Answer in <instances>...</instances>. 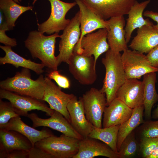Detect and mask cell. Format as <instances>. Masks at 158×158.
<instances>
[{"label":"cell","mask_w":158,"mask_h":158,"mask_svg":"<svg viewBox=\"0 0 158 158\" xmlns=\"http://www.w3.org/2000/svg\"><path fill=\"white\" fill-rule=\"evenodd\" d=\"M58 37L60 38V35L57 33L46 36L38 30L32 31L24 41V44L33 59H39L51 70H57L59 66L54 53Z\"/></svg>","instance_id":"obj_1"},{"label":"cell","mask_w":158,"mask_h":158,"mask_svg":"<svg viewBox=\"0 0 158 158\" xmlns=\"http://www.w3.org/2000/svg\"><path fill=\"white\" fill-rule=\"evenodd\" d=\"M45 87V77L42 74L35 80L31 78L30 70L23 68L14 76L0 82V89L42 100Z\"/></svg>","instance_id":"obj_2"},{"label":"cell","mask_w":158,"mask_h":158,"mask_svg":"<svg viewBox=\"0 0 158 158\" xmlns=\"http://www.w3.org/2000/svg\"><path fill=\"white\" fill-rule=\"evenodd\" d=\"M121 55L120 53H114L109 49L102 60L105 68V75L100 90L106 95L107 106L116 97L117 90L127 79Z\"/></svg>","instance_id":"obj_3"},{"label":"cell","mask_w":158,"mask_h":158,"mask_svg":"<svg viewBox=\"0 0 158 158\" xmlns=\"http://www.w3.org/2000/svg\"><path fill=\"white\" fill-rule=\"evenodd\" d=\"M80 140L63 134L59 137L54 135L44 138L35 146L44 150L54 158H73L78 152Z\"/></svg>","instance_id":"obj_4"},{"label":"cell","mask_w":158,"mask_h":158,"mask_svg":"<svg viewBox=\"0 0 158 158\" xmlns=\"http://www.w3.org/2000/svg\"><path fill=\"white\" fill-rule=\"evenodd\" d=\"M48 0L51 4L50 14L46 21L37 24L38 30L48 35L59 33L61 31L63 30L69 23L71 20L66 19V16L76 4L75 1L67 3L60 0Z\"/></svg>","instance_id":"obj_5"},{"label":"cell","mask_w":158,"mask_h":158,"mask_svg":"<svg viewBox=\"0 0 158 158\" xmlns=\"http://www.w3.org/2000/svg\"><path fill=\"white\" fill-rule=\"evenodd\" d=\"M123 52L121 60L127 79H140L146 74L158 72V67L152 66L143 53L128 49Z\"/></svg>","instance_id":"obj_6"},{"label":"cell","mask_w":158,"mask_h":158,"mask_svg":"<svg viewBox=\"0 0 158 158\" xmlns=\"http://www.w3.org/2000/svg\"><path fill=\"white\" fill-rule=\"evenodd\" d=\"M81 97L87 119L94 126L102 128L103 115L107 106L105 94L92 87Z\"/></svg>","instance_id":"obj_7"},{"label":"cell","mask_w":158,"mask_h":158,"mask_svg":"<svg viewBox=\"0 0 158 158\" xmlns=\"http://www.w3.org/2000/svg\"><path fill=\"white\" fill-rule=\"evenodd\" d=\"M107 34L106 29L101 28L86 35L78 41L73 52L87 56H93L96 63L99 57L109 49Z\"/></svg>","instance_id":"obj_8"},{"label":"cell","mask_w":158,"mask_h":158,"mask_svg":"<svg viewBox=\"0 0 158 158\" xmlns=\"http://www.w3.org/2000/svg\"><path fill=\"white\" fill-rule=\"evenodd\" d=\"M80 17L79 11L70 20L60 35L59 53L56 56L58 66L62 62L68 63L73 54L74 48L79 40L81 35Z\"/></svg>","instance_id":"obj_9"},{"label":"cell","mask_w":158,"mask_h":158,"mask_svg":"<svg viewBox=\"0 0 158 158\" xmlns=\"http://www.w3.org/2000/svg\"><path fill=\"white\" fill-rule=\"evenodd\" d=\"M68 64L70 73L81 84L90 85L96 81V63L92 56H87L73 52Z\"/></svg>","instance_id":"obj_10"},{"label":"cell","mask_w":158,"mask_h":158,"mask_svg":"<svg viewBox=\"0 0 158 158\" xmlns=\"http://www.w3.org/2000/svg\"><path fill=\"white\" fill-rule=\"evenodd\" d=\"M100 18L106 20L111 18L128 15L136 0H81Z\"/></svg>","instance_id":"obj_11"},{"label":"cell","mask_w":158,"mask_h":158,"mask_svg":"<svg viewBox=\"0 0 158 158\" xmlns=\"http://www.w3.org/2000/svg\"><path fill=\"white\" fill-rule=\"evenodd\" d=\"M0 97L9 101L20 116L27 117L28 111L37 110L45 112L47 115L51 116L54 111L41 100L1 89H0Z\"/></svg>","instance_id":"obj_12"},{"label":"cell","mask_w":158,"mask_h":158,"mask_svg":"<svg viewBox=\"0 0 158 158\" xmlns=\"http://www.w3.org/2000/svg\"><path fill=\"white\" fill-rule=\"evenodd\" d=\"M45 87L42 100L47 102L51 109L61 113L70 123L67 106L75 95L62 91L61 87L57 86L47 76L45 77Z\"/></svg>","instance_id":"obj_13"},{"label":"cell","mask_w":158,"mask_h":158,"mask_svg":"<svg viewBox=\"0 0 158 158\" xmlns=\"http://www.w3.org/2000/svg\"><path fill=\"white\" fill-rule=\"evenodd\" d=\"M50 117L42 118L35 113L28 114L27 117L32 121L33 128L47 127L69 136L81 140L83 138L72 127L70 123L60 113L54 110Z\"/></svg>","instance_id":"obj_14"},{"label":"cell","mask_w":158,"mask_h":158,"mask_svg":"<svg viewBox=\"0 0 158 158\" xmlns=\"http://www.w3.org/2000/svg\"><path fill=\"white\" fill-rule=\"evenodd\" d=\"M100 141L88 137L80 140L78 152L73 158H92L98 156L119 158L118 152Z\"/></svg>","instance_id":"obj_15"},{"label":"cell","mask_w":158,"mask_h":158,"mask_svg":"<svg viewBox=\"0 0 158 158\" xmlns=\"http://www.w3.org/2000/svg\"><path fill=\"white\" fill-rule=\"evenodd\" d=\"M144 86L143 81L127 79L117 90L116 97L134 109L143 104Z\"/></svg>","instance_id":"obj_16"},{"label":"cell","mask_w":158,"mask_h":158,"mask_svg":"<svg viewBox=\"0 0 158 158\" xmlns=\"http://www.w3.org/2000/svg\"><path fill=\"white\" fill-rule=\"evenodd\" d=\"M107 21L109 26L107 30V40L109 49L115 53L128 49L125 38L124 16L111 18Z\"/></svg>","instance_id":"obj_17"},{"label":"cell","mask_w":158,"mask_h":158,"mask_svg":"<svg viewBox=\"0 0 158 158\" xmlns=\"http://www.w3.org/2000/svg\"><path fill=\"white\" fill-rule=\"evenodd\" d=\"M67 109L72 127L83 138L87 137L93 126L86 117L81 97L78 99L75 96L68 104Z\"/></svg>","instance_id":"obj_18"},{"label":"cell","mask_w":158,"mask_h":158,"mask_svg":"<svg viewBox=\"0 0 158 158\" xmlns=\"http://www.w3.org/2000/svg\"><path fill=\"white\" fill-rule=\"evenodd\" d=\"M32 147L29 139L20 133L0 129V158H7L8 154L13 150L29 151Z\"/></svg>","instance_id":"obj_19"},{"label":"cell","mask_w":158,"mask_h":158,"mask_svg":"<svg viewBox=\"0 0 158 158\" xmlns=\"http://www.w3.org/2000/svg\"><path fill=\"white\" fill-rule=\"evenodd\" d=\"M75 1L79 9L81 35L79 41L84 35L96 30L109 29L107 20L100 18L81 0H75Z\"/></svg>","instance_id":"obj_20"},{"label":"cell","mask_w":158,"mask_h":158,"mask_svg":"<svg viewBox=\"0 0 158 158\" xmlns=\"http://www.w3.org/2000/svg\"><path fill=\"white\" fill-rule=\"evenodd\" d=\"M133 109L115 97L105 108L102 122V128L123 123L131 116Z\"/></svg>","instance_id":"obj_21"},{"label":"cell","mask_w":158,"mask_h":158,"mask_svg":"<svg viewBox=\"0 0 158 158\" xmlns=\"http://www.w3.org/2000/svg\"><path fill=\"white\" fill-rule=\"evenodd\" d=\"M153 25H146L138 28L137 34L129 47L133 50L148 54L158 45V32L153 29Z\"/></svg>","instance_id":"obj_22"},{"label":"cell","mask_w":158,"mask_h":158,"mask_svg":"<svg viewBox=\"0 0 158 158\" xmlns=\"http://www.w3.org/2000/svg\"><path fill=\"white\" fill-rule=\"evenodd\" d=\"M0 129L13 130L20 133L29 139L33 147L38 142L54 135L47 129L43 128L39 130L28 126L21 120L20 116L11 119L6 125Z\"/></svg>","instance_id":"obj_23"},{"label":"cell","mask_w":158,"mask_h":158,"mask_svg":"<svg viewBox=\"0 0 158 158\" xmlns=\"http://www.w3.org/2000/svg\"><path fill=\"white\" fill-rule=\"evenodd\" d=\"M150 2V0H146L141 2L136 1L128 12L125 28V38L127 44L130 41L132 33L135 29L145 25H154L148 18L145 19L143 16L144 11Z\"/></svg>","instance_id":"obj_24"},{"label":"cell","mask_w":158,"mask_h":158,"mask_svg":"<svg viewBox=\"0 0 158 158\" xmlns=\"http://www.w3.org/2000/svg\"><path fill=\"white\" fill-rule=\"evenodd\" d=\"M0 47L5 54L4 56L0 58L1 64H9L16 68L20 67L27 68L37 75H41L44 72L43 68L45 66L42 63H36L24 58L14 52L11 46L0 45Z\"/></svg>","instance_id":"obj_25"},{"label":"cell","mask_w":158,"mask_h":158,"mask_svg":"<svg viewBox=\"0 0 158 158\" xmlns=\"http://www.w3.org/2000/svg\"><path fill=\"white\" fill-rule=\"evenodd\" d=\"M142 81L144 86L143 104L144 114L146 118L150 119L152 108L158 101V94L155 88L157 82L155 72L144 75Z\"/></svg>","instance_id":"obj_26"},{"label":"cell","mask_w":158,"mask_h":158,"mask_svg":"<svg viewBox=\"0 0 158 158\" xmlns=\"http://www.w3.org/2000/svg\"><path fill=\"white\" fill-rule=\"evenodd\" d=\"M143 104L133 109L132 114L126 121L120 125L118 132L117 146L118 151L124 139L140 124L144 122L143 119Z\"/></svg>","instance_id":"obj_27"},{"label":"cell","mask_w":158,"mask_h":158,"mask_svg":"<svg viewBox=\"0 0 158 158\" xmlns=\"http://www.w3.org/2000/svg\"><path fill=\"white\" fill-rule=\"evenodd\" d=\"M0 8L4 14L9 30H11L13 29L18 18L24 12L32 10L33 7L21 6L13 0H0Z\"/></svg>","instance_id":"obj_28"},{"label":"cell","mask_w":158,"mask_h":158,"mask_svg":"<svg viewBox=\"0 0 158 158\" xmlns=\"http://www.w3.org/2000/svg\"><path fill=\"white\" fill-rule=\"evenodd\" d=\"M120 125L102 128H98L93 126L88 137L99 140L104 142L113 151L118 152L117 142Z\"/></svg>","instance_id":"obj_29"},{"label":"cell","mask_w":158,"mask_h":158,"mask_svg":"<svg viewBox=\"0 0 158 158\" xmlns=\"http://www.w3.org/2000/svg\"><path fill=\"white\" fill-rule=\"evenodd\" d=\"M139 150V145L135 139L134 132L133 131L123 141L118 151L119 158L133 157Z\"/></svg>","instance_id":"obj_30"},{"label":"cell","mask_w":158,"mask_h":158,"mask_svg":"<svg viewBox=\"0 0 158 158\" xmlns=\"http://www.w3.org/2000/svg\"><path fill=\"white\" fill-rule=\"evenodd\" d=\"M10 102L0 99V129L6 125L12 118L19 116Z\"/></svg>","instance_id":"obj_31"},{"label":"cell","mask_w":158,"mask_h":158,"mask_svg":"<svg viewBox=\"0 0 158 158\" xmlns=\"http://www.w3.org/2000/svg\"><path fill=\"white\" fill-rule=\"evenodd\" d=\"M158 146V138H142L139 144V150L142 157L148 158Z\"/></svg>","instance_id":"obj_32"},{"label":"cell","mask_w":158,"mask_h":158,"mask_svg":"<svg viewBox=\"0 0 158 158\" xmlns=\"http://www.w3.org/2000/svg\"><path fill=\"white\" fill-rule=\"evenodd\" d=\"M142 124L140 128L142 138H158V121H147Z\"/></svg>","instance_id":"obj_33"},{"label":"cell","mask_w":158,"mask_h":158,"mask_svg":"<svg viewBox=\"0 0 158 158\" xmlns=\"http://www.w3.org/2000/svg\"><path fill=\"white\" fill-rule=\"evenodd\" d=\"M47 75L49 79L54 80L61 88L68 89L70 87V83L68 79L60 74L57 70H51Z\"/></svg>","instance_id":"obj_34"},{"label":"cell","mask_w":158,"mask_h":158,"mask_svg":"<svg viewBox=\"0 0 158 158\" xmlns=\"http://www.w3.org/2000/svg\"><path fill=\"white\" fill-rule=\"evenodd\" d=\"M0 25V42L11 47L16 46L17 42L16 39L9 37L5 33L6 31L9 30L6 22Z\"/></svg>","instance_id":"obj_35"},{"label":"cell","mask_w":158,"mask_h":158,"mask_svg":"<svg viewBox=\"0 0 158 158\" xmlns=\"http://www.w3.org/2000/svg\"><path fill=\"white\" fill-rule=\"evenodd\" d=\"M28 158H54L44 150L35 146L28 151Z\"/></svg>","instance_id":"obj_36"},{"label":"cell","mask_w":158,"mask_h":158,"mask_svg":"<svg viewBox=\"0 0 158 158\" xmlns=\"http://www.w3.org/2000/svg\"><path fill=\"white\" fill-rule=\"evenodd\" d=\"M146 56L152 66L158 67V45L147 54Z\"/></svg>","instance_id":"obj_37"},{"label":"cell","mask_w":158,"mask_h":158,"mask_svg":"<svg viewBox=\"0 0 158 158\" xmlns=\"http://www.w3.org/2000/svg\"><path fill=\"white\" fill-rule=\"evenodd\" d=\"M28 151L23 150H17L9 153L7 158H28Z\"/></svg>","instance_id":"obj_38"},{"label":"cell","mask_w":158,"mask_h":158,"mask_svg":"<svg viewBox=\"0 0 158 158\" xmlns=\"http://www.w3.org/2000/svg\"><path fill=\"white\" fill-rule=\"evenodd\" d=\"M143 16L151 18L157 23L156 25H153V27L154 30L158 32V13L147 10L144 12Z\"/></svg>","instance_id":"obj_39"},{"label":"cell","mask_w":158,"mask_h":158,"mask_svg":"<svg viewBox=\"0 0 158 158\" xmlns=\"http://www.w3.org/2000/svg\"><path fill=\"white\" fill-rule=\"evenodd\" d=\"M148 158H158V146Z\"/></svg>","instance_id":"obj_40"},{"label":"cell","mask_w":158,"mask_h":158,"mask_svg":"<svg viewBox=\"0 0 158 158\" xmlns=\"http://www.w3.org/2000/svg\"><path fill=\"white\" fill-rule=\"evenodd\" d=\"M153 117L154 118H158V105L153 112Z\"/></svg>","instance_id":"obj_41"},{"label":"cell","mask_w":158,"mask_h":158,"mask_svg":"<svg viewBox=\"0 0 158 158\" xmlns=\"http://www.w3.org/2000/svg\"><path fill=\"white\" fill-rule=\"evenodd\" d=\"M15 1L18 4H20V3L21 1V0H13Z\"/></svg>","instance_id":"obj_42"}]
</instances>
